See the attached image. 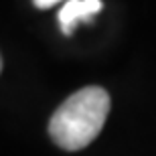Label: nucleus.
<instances>
[{"instance_id": "f257e3e1", "label": "nucleus", "mask_w": 156, "mask_h": 156, "mask_svg": "<svg viewBox=\"0 0 156 156\" xmlns=\"http://www.w3.org/2000/svg\"><path fill=\"white\" fill-rule=\"evenodd\" d=\"M110 114V93L99 85H87L59 105L49 122L53 142L67 152L91 144Z\"/></svg>"}, {"instance_id": "f03ea898", "label": "nucleus", "mask_w": 156, "mask_h": 156, "mask_svg": "<svg viewBox=\"0 0 156 156\" xmlns=\"http://www.w3.org/2000/svg\"><path fill=\"white\" fill-rule=\"evenodd\" d=\"M101 0H69L59 10V27L63 35H73L79 23H89L93 14L101 10Z\"/></svg>"}, {"instance_id": "7ed1b4c3", "label": "nucleus", "mask_w": 156, "mask_h": 156, "mask_svg": "<svg viewBox=\"0 0 156 156\" xmlns=\"http://www.w3.org/2000/svg\"><path fill=\"white\" fill-rule=\"evenodd\" d=\"M59 0H33V4L37 6V8H43V10H45V8H51L53 4H57Z\"/></svg>"}, {"instance_id": "20e7f679", "label": "nucleus", "mask_w": 156, "mask_h": 156, "mask_svg": "<svg viewBox=\"0 0 156 156\" xmlns=\"http://www.w3.org/2000/svg\"><path fill=\"white\" fill-rule=\"evenodd\" d=\"M0 71H2V57H0Z\"/></svg>"}]
</instances>
